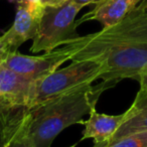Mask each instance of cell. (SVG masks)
Returning <instances> with one entry per match:
<instances>
[{"label":"cell","mask_w":147,"mask_h":147,"mask_svg":"<svg viewBox=\"0 0 147 147\" xmlns=\"http://www.w3.org/2000/svg\"><path fill=\"white\" fill-rule=\"evenodd\" d=\"M71 61L101 63L103 82L114 86L123 79L138 80L147 71V4H140L124 19L95 33L76 37L67 45Z\"/></svg>","instance_id":"cell-1"},{"label":"cell","mask_w":147,"mask_h":147,"mask_svg":"<svg viewBox=\"0 0 147 147\" xmlns=\"http://www.w3.org/2000/svg\"><path fill=\"white\" fill-rule=\"evenodd\" d=\"M113 85L103 82L37 104L30 108V134L35 147H49L67 127L84 124L83 117L96 109L101 94Z\"/></svg>","instance_id":"cell-2"},{"label":"cell","mask_w":147,"mask_h":147,"mask_svg":"<svg viewBox=\"0 0 147 147\" xmlns=\"http://www.w3.org/2000/svg\"><path fill=\"white\" fill-rule=\"evenodd\" d=\"M102 74L103 67L97 61H73L67 67L57 69L34 81L32 107L49 99L91 86L93 82L101 78Z\"/></svg>","instance_id":"cell-3"},{"label":"cell","mask_w":147,"mask_h":147,"mask_svg":"<svg viewBox=\"0 0 147 147\" xmlns=\"http://www.w3.org/2000/svg\"><path fill=\"white\" fill-rule=\"evenodd\" d=\"M81 9L82 7L73 0H67L57 6H45L38 31L32 39L30 51L49 53L78 37L79 23L76 17Z\"/></svg>","instance_id":"cell-4"},{"label":"cell","mask_w":147,"mask_h":147,"mask_svg":"<svg viewBox=\"0 0 147 147\" xmlns=\"http://www.w3.org/2000/svg\"><path fill=\"white\" fill-rule=\"evenodd\" d=\"M29 110L0 97V147H35L30 134Z\"/></svg>","instance_id":"cell-5"},{"label":"cell","mask_w":147,"mask_h":147,"mask_svg":"<svg viewBox=\"0 0 147 147\" xmlns=\"http://www.w3.org/2000/svg\"><path fill=\"white\" fill-rule=\"evenodd\" d=\"M71 49L65 45L38 57L21 55L18 51L8 53L3 63L12 71L35 81L57 71L63 63L71 61Z\"/></svg>","instance_id":"cell-6"},{"label":"cell","mask_w":147,"mask_h":147,"mask_svg":"<svg viewBox=\"0 0 147 147\" xmlns=\"http://www.w3.org/2000/svg\"><path fill=\"white\" fill-rule=\"evenodd\" d=\"M45 6L40 2L33 4H17L12 25L0 35V49L5 53L17 51L25 41L33 39L38 31Z\"/></svg>","instance_id":"cell-7"},{"label":"cell","mask_w":147,"mask_h":147,"mask_svg":"<svg viewBox=\"0 0 147 147\" xmlns=\"http://www.w3.org/2000/svg\"><path fill=\"white\" fill-rule=\"evenodd\" d=\"M34 80L22 76L0 65V97L15 106L31 108L33 104Z\"/></svg>","instance_id":"cell-8"},{"label":"cell","mask_w":147,"mask_h":147,"mask_svg":"<svg viewBox=\"0 0 147 147\" xmlns=\"http://www.w3.org/2000/svg\"><path fill=\"white\" fill-rule=\"evenodd\" d=\"M142 0H101L95 7L78 19L79 25L90 20L98 21L104 27H109L124 19Z\"/></svg>","instance_id":"cell-9"},{"label":"cell","mask_w":147,"mask_h":147,"mask_svg":"<svg viewBox=\"0 0 147 147\" xmlns=\"http://www.w3.org/2000/svg\"><path fill=\"white\" fill-rule=\"evenodd\" d=\"M89 116L88 120L84 122L85 129L82 139L91 138L95 144L109 142L124 120V113L121 115H107L97 112L96 109L91 111Z\"/></svg>","instance_id":"cell-10"},{"label":"cell","mask_w":147,"mask_h":147,"mask_svg":"<svg viewBox=\"0 0 147 147\" xmlns=\"http://www.w3.org/2000/svg\"><path fill=\"white\" fill-rule=\"evenodd\" d=\"M145 130H147V93L139 90L133 104L124 112L122 124L110 141L117 140L131 133Z\"/></svg>","instance_id":"cell-11"},{"label":"cell","mask_w":147,"mask_h":147,"mask_svg":"<svg viewBox=\"0 0 147 147\" xmlns=\"http://www.w3.org/2000/svg\"><path fill=\"white\" fill-rule=\"evenodd\" d=\"M106 147H147V130L131 133L117 140L110 141Z\"/></svg>","instance_id":"cell-12"},{"label":"cell","mask_w":147,"mask_h":147,"mask_svg":"<svg viewBox=\"0 0 147 147\" xmlns=\"http://www.w3.org/2000/svg\"><path fill=\"white\" fill-rule=\"evenodd\" d=\"M139 83H140V91L144 93H147V71L142 73L138 79Z\"/></svg>","instance_id":"cell-13"},{"label":"cell","mask_w":147,"mask_h":147,"mask_svg":"<svg viewBox=\"0 0 147 147\" xmlns=\"http://www.w3.org/2000/svg\"><path fill=\"white\" fill-rule=\"evenodd\" d=\"M43 6H57L67 2V0H39Z\"/></svg>","instance_id":"cell-14"},{"label":"cell","mask_w":147,"mask_h":147,"mask_svg":"<svg viewBox=\"0 0 147 147\" xmlns=\"http://www.w3.org/2000/svg\"><path fill=\"white\" fill-rule=\"evenodd\" d=\"M74 2L78 4L79 6H81L82 8H84L85 6L90 4H97L98 2H100L101 0H73Z\"/></svg>","instance_id":"cell-15"},{"label":"cell","mask_w":147,"mask_h":147,"mask_svg":"<svg viewBox=\"0 0 147 147\" xmlns=\"http://www.w3.org/2000/svg\"><path fill=\"white\" fill-rule=\"evenodd\" d=\"M16 4H20V3H24V4H33V3H38L40 2L39 0H15Z\"/></svg>","instance_id":"cell-16"},{"label":"cell","mask_w":147,"mask_h":147,"mask_svg":"<svg viewBox=\"0 0 147 147\" xmlns=\"http://www.w3.org/2000/svg\"><path fill=\"white\" fill-rule=\"evenodd\" d=\"M7 55H8V53H5L4 51H2L1 49H0V65L4 61V59H5V57H6Z\"/></svg>","instance_id":"cell-17"},{"label":"cell","mask_w":147,"mask_h":147,"mask_svg":"<svg viewBox=\"0 0 147 147\" xmlns=\"http://www.w3.org/2000/svg\"><path fill=\"white\" fill-rule=\"evenodd\" d=\"M108 142H102V143H96L93 147H106Z\"/></svg>","instance_id":"cell-18"},{"label":"cell","mask_w":147,"mask_h":147,"mask_svg":"<svg viewBox=\"0 0 147 147\" xmlns=\"http://www.w3.org/2000/svg\"><path fill=\"white\" fill-rule=\"evenodd\" d=\"M143 1H145V3L147 4V0H143Z\"/></svg>","instance_id":"cell-19"}]
</instances>
